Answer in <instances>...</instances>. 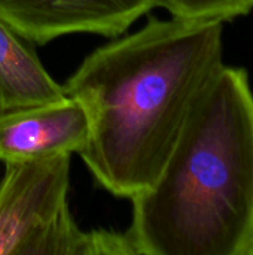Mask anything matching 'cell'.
I'll return each instance as SVG.
<instances>
[{
    "label": "cell",
    "instance_id": "8992f818",
    "mask_svg": "<svg viewBox=\"0 0 253 255\" xmlns=\"http://www.w3.org/2000/svg\"><path fill=\"white\" fill-rule=\"evenodd\" d=\"M64 96L63 85L43 67L33 43L0 18V112Z\"/></svg>",
    "mask_w": 253,
    "mask_h": 255
},
{
    "label": "cell",
    "instance_id": "277c9868",
    "mask_svg": "<svg viewBox=\"0 0 253 255\" xmlns=\"http://www.w3.org/2000/svg\"><path fill=\"white\" fill-rule=\"evenodd\" d=\"M154 9V0H0V18L31 43L60 36L124 34Z\"/></svg>",
    "mask_w": 253,
    "mask_h": 255
},
{
    "label": "cell",
    "instance_id": "3957f363",
    "mask_svg": "<svg viewBox=\"0 0 253 255\" xmlns=\"http://www.w3.org/2000/svg\"><path fill=\"white\" fill-rule=\"evenodd\" d=\"M70 154L7 161L0 181V255H136L127 232H84L67 193Z\"/></svg>",
    "mask_w": 253,
    "mask_h": 255
},
{
    "label": "cell",
    "instance_id": "ba28073f",
    "mask_svg": "<svg viewBox=\"0 0 253 255\" xmlns=\"http://www.w3.org/2000/svg\"><path fill=\"white\" fill-rule=\"evenodd\" d=\"M242 255H253V235L251 236L249 242L246 244L245 250H243V254Z\"/></svg>",
    "mask_w": 253,
    "mask_h": 255
},
{
    "label": "cell",
    "instance_id": "52a82bcc",
    "mask_svg": "<svg viewBox=\"0 0 253 255\" xmlns=\"http://www.w3.org/2000/svg\"><path fill=\"white\" fill-rule=\"evenodd\" d=\"M154 7L188 22H230L251 13L253 0H154Z\"/></svg>",
    "mask_w": 253,
    "mask_h": 255
},
{
    "label": "cell",
    "instance_id": "6da1fadb",
    "mask_svg": "<svg viewBox=\"0 0 253 255\" xmlns=\"http://www.w3.org/2000/svg\"><path fill=\"white\" fill-rule=\"evenodd\" d=\"M219 22L149 16L91 52L63 84L89 117L79 157L100 187L131 199L160 176L204 90L224 64Z\"/></svg>",
    "mask_w": 253,
    "mask_h": 255
},
{
    "label": "cell",
    "instance_id": "7a4b0ae2",
    "mask_svg": "<svg viewBox=\"0 0 253 255\" xmlns=\"http://www.w3.org/2000/svg\"><path fill=\"white\" fill-rule=\"evenodd\" d=\"M136 255H242L253 235V93L224 66L157 181L131 199Z\"/></svg>",
    "mask_w": 253,
    "mask_h": 255
},
{
    "label": "cell",
    "instance_id": "5b68a950",
    "mask_svg": "<svg viewBox=\"0 0 253 255\" xmlns=\"http://www.w3.org/2000/svg\"><path fill=\"white\" fill-rule=\"evenodd\" d=\"M89 137V117L75 97L0 112V161L79 154Z\"/></svg>",
    "mask_w": 253,
    "mask_h": 255
}]
</instances>
